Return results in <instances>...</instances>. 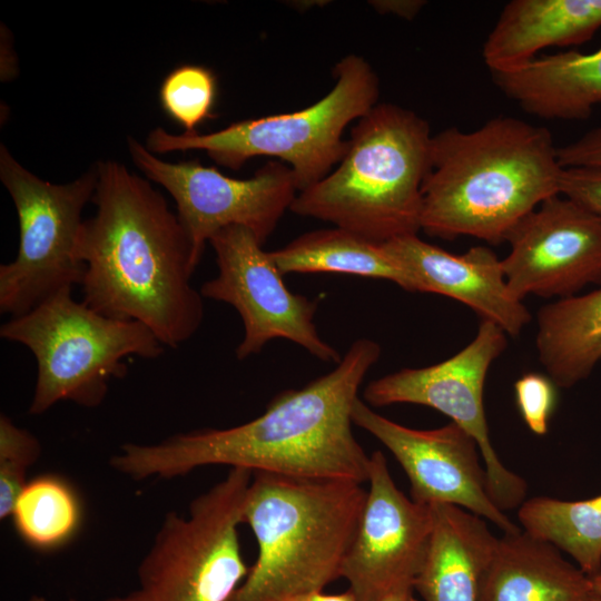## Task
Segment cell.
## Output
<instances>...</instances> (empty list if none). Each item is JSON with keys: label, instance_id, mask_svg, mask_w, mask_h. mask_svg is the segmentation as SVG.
<instances>
[{"label": "cell", "instance_id": "32", "mask_svg": "<svg viewBox=\"0 0 601 601\" xmlns=\"http://www.w3.org/2000/svg\"><path fill=\"white\" fill-rule=\"evenodd\" d=\"M378 601H418V600L414 597V590L407 589V590L393 592L382 598Z\"/></svg>", "mask_w": 601, "mask_h": 601}, {"label": "cell", "instance_id": "8", "mask_svg": "<svg viewBox=\"0 0 601 601\" xmlns=\"http://www.w3.org/2000/svg\"><path fill=\"white\" fill-rule=\"evenodd\" d=\"M252 479L230 467L186 514L167 513L138 565L137 587L104 601H230L249 572L238 526Z\"/></svg>", "mask_w": 601, "mask_h": 601}, {"label": "cell", "instance_id": "22", "mask_svg": "<svg viewBox=\"0 0 601 601\" xmlns=\"http://www.w3.org/2000/svg\"><path fill=\"white\" fill-rule=\"evenodd\" d=\"M270 256L283 275L290 273L357 275L386 279L406 292H413L410 277L382 244L335 226L305 233L270 252Z\"/></svg>", "mask_w": 601, "mask_h": 601}, {"label": "cell", "instance_id": "33", "mask_svg": "<svg viewBox=\"0 0 601 601\" xmlns=\"http://www.w3.org/2000/svg\"><path fill=\"white\" fill-rule=\"evenodd\" d=\"M590 579L593 594L601 595V571Z\"/></svg>", "mask_w": 601, "mask_h": 601}, {"label": "cell", "instance_id": "14", "mask_svg": "<svg viewBox=\"0 0 601 601\" xmlns=\"http://www.w3.org/2000/svg\"><path fill=\"white\" fill-rule=\"evenodd\" d=\"M352 421L394 455L410 480L413 501L460 506L503 533L521 529L491 499L479 446L455 423L432 430L411 428L381 415L359 397L353 405Z\"/></svg>", "mask_w": 601, "mask_h": 601}, {"label": "cell", "instance_id": "7", "mask_svg": "<svg viewBox=\"0 0 601 601\" xmlns=\"http://www.w3.org/2000/svg\"><path fill=\"white\" fill-rule=\"evenodd\" d=\"M3 339L24 345L37 361L29 414L40 415L69 401L99 406L112 378H122L125 358H156L164 345L142 323L105 316L62 290L1 325Z\"/></svg>", "mask_w": 601, "mask_h": 601}, {"label": "cell", "instance_id": "1", "mask_svg": "<svg viewBox=\"0 0 601 601\" xmlns=\"http://www.w3.org/2000/svg\"><path fill=\"white\" fill-rule=\"evenodd\" d=\"M381 352L375 341L358 338L329 373L278 393L256 418L228 428L175 434L157 443H125L110 465L136 481L228 465L253 473L363 484L368 480L370 455L353 434L352 408Z\"/></svg>", "mask_w": 601, "mask_h": 601}, {"label": "cell", "instance_id": "23", "mask_svg": "<svg viewBox=\"0 0 601 601\" xmlns=\"http://www.w3.org/2000/svg\"><path fill=\"white\" fill-rule=\"evenodd\" d=\"M518 518L522 530L570 555L587 575L601 571V495L578 501L531 497L520 505Z\"/></svg>", "mask_w": 601, "mask_h": 601}, {"label": "cell", "instance_id": "35", "mask_svg": "<svg viewBox=\"0 0 601 601\" xmlns=\"http://www.w3.org/2000/svg\"><path fill=\"white\" fill-rule=\"evenodd\" d=\"M588 601H601V595L592 594Z\"/></svg>", "mask_w": 601, "mask_h": 601}, {"label": "cell", "instance_id": "20", "mask_svg": "<svg viewBox=\"0 0 601 601\" xmlns=\"http://www.w3.org/2000/svg\"><path fill=\"white\" fill-rule=\"evenodd\" d=\"M427 553L414 582L424 601H477L480 578L496 544L486 520L451 504H433Z\"/></svg>", "mask_w": 601, "mask_h": 601}, {"label": "cell", "instance_id": "16", "mask_svg": "<svg viewBox=\"0 0 601 601\" xmlns=\"http://www.w3.org/2000/svg\"><path fill=\"white\" fill-rule=\"evenodd\" d=\"M411 279L413 292L440 294L472 308L506 335L521 334L531 314L510 290L502 259L489 247L475 246L452 254L417 235L382 244Z\"/></svg>", "mask_w": 601, "mask_h": 601}, {"label": "cell", "instance_id": "24", "mask_svg": "<svg viewBox=\"0 0 601 601\" xmlns=\"http://www.w3.org/2000/svg\"><path fill=\"white\" fill-rule=\"evenodd\" d=\"M10 518L23 543L39 552H51L76 538L83 509L75 487L60 475L50 473L27 482Z\"/></svg>", "mask_w": 601, "mask_h": 601}, {"label": "cell", "instance_id": "21", "mask_svg": "<svg viewBox=\"0 0 601 601\" xmlns=\"http://www.w3.org/2000/svg\"><path fill=\"white\" fill-rule=\"evenodd\" d=\"M535 343L540 363L558 387L587 378L601 361V288L542 306Z\"/></svg>", "mask_w": 601, "mask_h": 601}, {"label": "cell", "instance_id": "17", "mask_svg": "<svg viewBox=\"0 0 601 601\" xmlns=\"http://www.w3.org/2000/svg\"><path fill=\"white\" fill-rule=\"evenodd\" d=\"M591 579L553 544L520 529L497 538L477 601H588Z\"/></svg>", "mask_w": 601, "mask_h": 601}, {"label": "cell", "instance_id": "29", "mask_svg": "<svg viewBox=\"0 0 601 601\" xmlns=\"http://www.w3.org/2000/svg\"><path fill=\"white\" fill-rule=\"evenodd\" d=\"M559 162L563 168H601V126H598L577 140L558 147Z\"/></svg>", "mask_w": 601, "mask_h": 601}, {"label": "cell", "instance_id": "18", "mask_svg": "<svg viewBox=\"0 0 601 601\" xmlns=\"http://www.w3.org/2000/svg\"><path fill=\"white\" fill-rule=\"evenodd\" d=\"M601 28V0H512L484 41L491 72L522 66L548 47L589 41Z\"/></svg>", "mask_w": 601, "mask_h": 601}, {"label": "cell", "instance_id": "13", "mask_svg": "<svg viewBox=\"0 0 601 601\" xmlns=\"http://www.w3.org/2000/svg\"><path fill=\"white\" fill-rule=\"evenodd\" d=\"M370 489L341 578L356 601H378L413 589L433 529L431 505L407 497L394 483L385 455H370Z\"/></svg>", "mask_w": 601, "mask_h": 601}, {"label": "cell", "instance_id": "9", "mask_svg": "<svg viewBox=\"0 0 601 601\" xmlns=\"http://www.w3.org/2000/svg\"><path fill=\"white\" fill-rule=\"evenodd\" d=\"M0 179L19 221L18 254L0 266V312L17 317L81 285L82 210L95 195L98 168L96 164L71 183L52 184L26 169L1 144Z\"/></svg>", "mask_w": 601, "mask_h": 601}, {"label": "cell", "instance_id": "10", "mask_svg": "<svg viewBox=\"0 0 601 601\" xmlns=\"http://www.w3.org/2000/svg\"><path fill=\"white\" fill-rule=\"evenodd\" d=\"M508 346L506 333L481 319L474 338L459 353L437 364L403 368L370 382L363 393L370 406L417 404L449 416L476 442L487 477L491 499L501 511L520 508L526 482L499 459L489 433L484 383L492 363Z\"/></svg>", "mask_w": 601, "mask_h": 601}, {"label": "cell", "instance_id": "25", "mask_svg": "<svg viewBox=\"0 0 601 601\" xmlns=\"http://www.w3.org/2000/svg\"><path fill=\"white\" fill-rule=\"evenodd\" d=\"M216 93V77L210 69L183 65L164 79L159 98L166 114L185 128V134H193L213 117Z\"/></svg>", "mask_w": 601, "mask_h": 601}, {"label": "cell", "instance_id": "31", "mask_svg": "<svg viewBox=\"0 0 601 601\" xmlns=\"http://www.w3.org/2000/svg\"><path fill=\"white\" fill-rule=\"evenodd\" d=\"M260 601H356L354 595L347 590L343 593H324L319 590L284 593L263 599Z\"/></svg>", "mask_w": 601, "mask_h": 601}, {"label": "cell", "instance_id": "34", "mask_svg": "<svg viewBox=\"0 0 601 601\" xmlns=\"http://www.w3.org/2000/svg\"><path fill=\"white\" fill-rule=\"evenodd\" d=\"M26 601H47L43 595L32 594Z\"/></svg>", "mask_w": 601, "mask_h": 601}, {"label": "cell", "instance_id": "12", "mask_svg": "<svg viewBox=\"0 0 601 601\" xmlns=\"http://www.w3.org/2000/svg\"><path fill=\"white\" fill-rule=\"evenodd\" d=\"M218 274L200 287L204 298L224 302L239 314L244 335L236 348L242 361L258 354L272 339L290 341L322 362L338 363L336 348L314 323L317 300L292 293L283 274L256 236L243 226H228L209 239Z\"/></svg>", "mask_w": 601, "mask_h": 601}, {"label": "cell", "instance_id": "3", "mask_svg": "<svg viewBox=\"0 0 601 601\" xmlns=\"http://www.w3.org/2000/svg\"><path fill=\"white\" fill-rule=\"evenodd\" d=\"M562 170L545 127L502 116L471 131L446 128L432 137L421 229L443 239L506 242L526 215L560 195Z\"/></svg>", "mask_w": 601, "mask_h": 601}, {"label": "cell", "instance_id": "19", "mask_svg": "<svg viewBox=\"0 0 601 601\" xmlns=\"http://www.w3.org/2000/svg\"><path fill=\"white\" fill-rule=\"evenodd\" d=\"M491 75L501 92L539 118L582 120L601 102V47L538 56Z\"/></svg>", "mask_w": 601, "mask_h": 601}, {"label": "cell", "instance_id": "2", "mask_svg": "<svg viewBox=\"0 0 601 601\" xmlns=\"http://www.w3.org/2000/svg\"><path fill=\"white\" fill-rule=\"evenodd\" d=\"M97 168V211L85 219L78 244L81 300L105 316L140 322L164 346L178 347L204 319L189 237L149 181L115 160Z\"/></svg>", "mask_w": 601, "mask_h": 601}, {"label": "cell", "instance_id": "15", "mask_svg": "<svg viewBox=\"0 0 601 601\" xmlns=\"http://www.w3.org/2000/svg\"><path fill=\"white\" fill-rule=\"evenodd\" d=\"M502 259L511 293L565 298L601 283V217L555 195L540 204L511 231Z\"/></svg>", "mask_w": 601, "mask_h": 601}, {"label": "cell", "instance_id": "26", "mask_svg": "<svg viewBox=\"0 0 601 601\" xmlns=\"http://www.w3.org/2000/svg\"><path fill=\"white\" fill-rule=\"evenodd\" d=\"M41 455L39 440L0 415V520L11 516L14 503L26 486L28 470Z\"/></svg>", "mask_w": 601, "mask_h": 601}, {"label": "cell", "instance_id": "4", "mask_svg": "<svg viewBox=\"0 0 601 601\" xmlns=\"http://www.w3.org/2000/svg\"><path fill=\"white\" fill-rule=\"evenodd\" d=\"M432 137L416 112L378 102L355 121L336 168L299 191L289 210L376 244L417 235Z\"/></svg>", "mask_w": 601, "mask_h": 601}, {"label": "cell", "instance_id": "27", "mask_svg": "<svg viewBox=\"0 0 601 601\" xmlns=\"http://www.w3.org/2000/svg\"><path fill=\"white\" fill-rule=\"evenodd\" d=\"M555 383L546 375L526 373L514 383L518 410L535 435H545L551 416L556 406L558 393Z\"/></svg>", "mask_w": 601, "mask_h": 601}, {"label": "cell", "instance_id": "5", "mask_svg": "<svg viewBox=\"0 0 601 601\" xmlns=\"http://www.w3.org/2000/svg\"><path fill=\"white\" fill-rule=\"evenodd\" d=\"M366 494L354 481L253 473L243 523L258 555L230 601L323 591L341 578Z\"/></svg>", "mask_w": 601, "mask_h": 601}, {"label": "cell", "instance_id": "36", "mask_svg": "<svg viewBox=\"0 0 601 601\" xmlns=\"http://www.w3.org/2000/svg\"><path fill=\"white\" fill-rule=\"evenodd\" d=\"M68 601H79V600H77L75 598H70Z\"/></svg>", "mask_w": 601, "mask_h": 601}, {"label": "cell", "instance_id": "30", "mask_svg": "<svg viewBox=\"0 0 601 601\" xmlns=\"http://www.w3.org/2000/svg\"><path fill=\"white\" fill-rule=\"evenodd\" d=\"M371 6L382 14H394L403 19L412 20L425 6L422 0H375Z\"/></svg>", "mask_w": 601, "mask_h": 601}, {"label": "cell", "instance_id": "11", "mask_svg": "<svg viewBox=\"0 0 601 601\" xmlns=\"http://www.w3.org/2000/svg\"><path fill=\"white\" fill-rule=\"evenodd\" d=\"M127 142L136 166L174 198L197 266L213 235L228 226L249 229L264 245L298 194L292 169L282 161L236 179L198 161H165L132 137Z\"/></svg>", "mask_w": 601, "mask_h": 601}, {"label": "cell", "instance_id": "6", "mask_svg": "<svg viewBox=\"0 0 601 601\" xmlns=\"http://www.w3.org/2000/svg\"><path fill=\"white\" fill-rule=\"evenodd\" d=\"M335 83L302 110L245 119L209 134L173 135L151 130L152 154L204 150L217 165L237 170L254 157H276L292 169L298 193L325 178L346 152V127L378 104L380 80L361 56L348 55L333 68Z\"/></svg>", "mask_w": 601, "mask_h": 601}, {"label": "cell", "instance_id": "28", "mask_svg": "<svg viewBox=\"0 0 601 601\" xmlns=\"http://www.w3.org/2000/svg\"><path fill=\"white\" fill-rule=\"evenodd\" d=\"M560 195L601 217V168H563L560 177Z\"/></svg>", "mask_w": 601, "mask_h": 601}]
</instances>
